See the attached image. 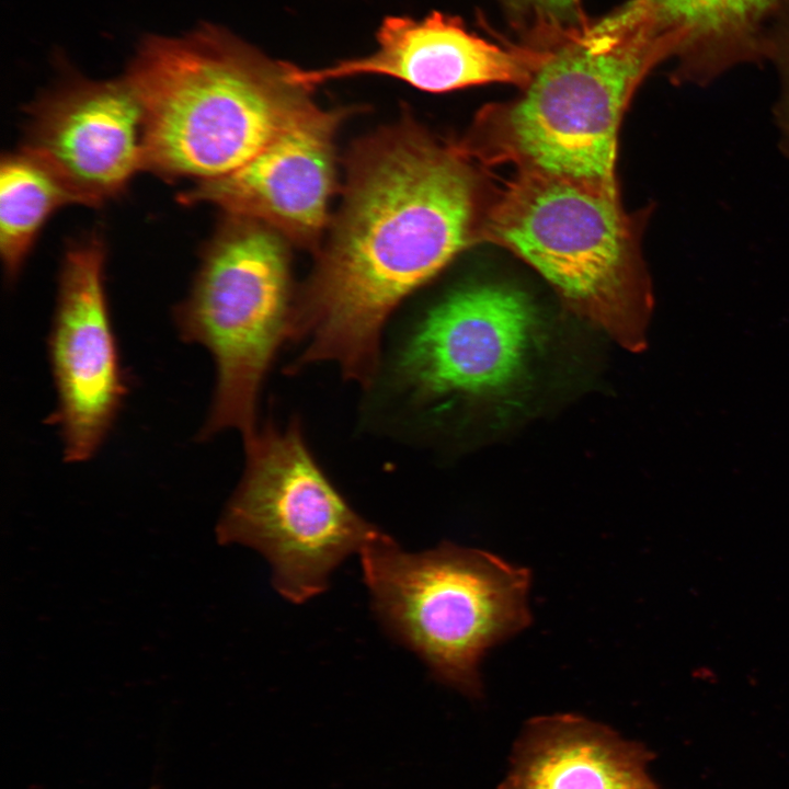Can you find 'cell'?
Listing matches in <instances>:
<instances>
[{
	"label": "cell",
	"instance_id": "4fadbf2b",
	"mask_svg": "<svg viewBox=\"0 0 789 789\" xmlns=\"http://www.w3.org/2000/svg\"><path fill=\"white\" fill-rule=\"evenodd\" d=\"M789 0H629L588 24L582 39L604 47L637 37L677 64L674 79L706 84L743 61L767 57Z\"/></svg>",
	"mask_w": 789,
	"mask_h": 789
},
{
	"label": "cell",
	"instance_id": "7a4b0ae2",
	"mask_svg": "<svg viewBox=\"0 0 789 789\" xmlns=\"http://www.w3.org/2000/svg\"><path fill=\"white\" fill-rule=\"evenodd\" d=\"M274 60L227 28L141 37L124 76L144 115V170L206 181L240 168L316 103Z\"/></svg>",
	"mask_w": 789,
	"mask_h": 789
},
{
	"label": "cell",
	"instance_id": "5b68a950",
	"mask_svg": "<svg viewBox=\"0 0 789 789\" xmlns=\"http://www.w3.org/2000/svg\"><path fill=\"white\" fill-rule=\"evenodd\" d=\"M551 48L524 93L485 107L457 146L488 163L616 186L620 121L640 82L665 57L639 38L601 49L575 38Z\"/></svg>",
	"mask_w": 789,
	"mask_h": 789
},
{
	"label": "cell",
	"instance_id": "52a82bcc",
	"mask_svg": "<svg viewBox=\"0 0 789 789\" xmlns=\"http://www.w3.org/2000/svg\"><path fill=\"white\" fill-rule=\"evenodd\" d=\"M245 466L217 525L220 544L263 554L274 588L304 603L332 572L385 533L363 518L316 461L297 421L267 422L244 439Z\"/></svg>",
	"mask_w": 789,
	"mask_h": 789
},
{
	"label": "cell",
	"instance_id": "8992f818",
	"mask_svg": "<svg viewBox=\"0 0 789 789\" xmlns=\"http://www.w3.org/2000/svg\"><path fill=\"white\" fill-rule=\"evenodd\" d=\"M278 233L232 215L204 250L187 296L173 312L186 343L213 356L216 382L199 438L258 430L260 390L281 344L290 338L295 301Z\"/></svg>",
	"mask_w": 789,
	"mask_h": 789
},
{
	"label": "cell",
	"instance_id": "277c9868",
	"mask_svg": "<svg viewBox=\"0 0 789 789\" xmlns=\"http://www.w3.org/2000/svg\"><path fill=\"white\" fill-rule=\"evenodd\" d=\"M377 619L442 684L481 698L487 652L531 624L530 571L442 542L408 552L387 534L358 553Z\"/></svg>",
	"mask_w": 789,
	"mask_h": 789
},
{
	"label": "cell",
	"instance_id": "9a60e30c",
	"mask_svg": "<svg viewBox=\"0 0 789 789\" xmlns=\"http://www.w3.org/2000/svg\"><path fill=\"white\" fill-rule=\"evenodd\" d=\"M76 204L58 179L20 149L0 163V256L8 282L18 279L46 221L60 207Z\"/></svg>",
	"mask_w": 789,
	"mask_h": 789
},
{
	"label": "cell",
	"instance_id": "3957f363",
	"mask_svg": "<svg viewBox=\"0 0 789 789\" xmlns=\"http://www.w3.org/2000/svg\"><path fill=\"white\" fill-rule=\"evenodd\" d=\"M640 231L617 186L518 170L487 204L479 241L516 254L573 310L637 351L652 307Z\"/></svg>",
	"mask_w": 789,
	"mask_h": 789
},
{
	"label": "cell",
	"instance_id": "e0dca14e",
	"mask_svg": "<svg viewBox=\"0 0 789 789\" xmlns=\"http://www.w3.org/2000/svg\"><path fill=\"white\" fill-rule=\"evenodd\" d=\"M767 57L777 66L780 93L774 107V121L781 152L789 159V5L775 24L768 39Z\"/></svg>",
	"mask_w": 789,
	"mask_h": 789
},
{
	"label": "cell",
	"instance_id": "ba28073f",
	"mask_svg": "<svg viewBox=\"0 0 789 789\" xmlns=\"http://www.w3.org/2000/svg\"><path fill=\"white\" fill-rule=\"evenodd\" d=\"M536 316L519 291L479 285L453 291L404 329L384 374L405 416L493 392L522 374Z\"/></svg>",
	"mask_w": 789,
	"mask_h": 789
},
{
	"label": "cell",
	"instance_id": "7c38bea8",
	"mask_svg": "<svg viewBox=\"0 0 789 789\" xmlns=\"http://www.w3.org/2000/svg\"><path fill=\"white\" fill-rule=\"evenodd\" d=\"M369 55L316 70L293 67L295 82L313 88L329 80L363 75L395 78L427 92L505 82L527 87L551 57L552 48L499 45L467 31L455 16L433 12L415 20L387 16Z\"/></svg>",
	"mask_w": 789,
	"mask_h": 789
},
{
	"label": "cell",
	"instance_id": "9c48e42d",
	"mask_svg": "<svg viewBox=\"0 0 789 789\" xmlns=\"http://www.w3.org/2000/svg\"><path fill=\"white\" fill-rule=\"evenodd\" d=\"M105 259L96 231L68 245L47 340L57 395L49 422L70 464L96 455L128 389L106 296Z\"/></svg>",
	"mask_w": 789,
	"mask_h": 789
},
{
	"label": "cell",
	"instance_id": "5bb4252c",
	"mask_svg": "<svg viewBox=\"0 0 789 789\" xmlns=\"http://www.w3.org/2000/svg\"><path fill=\"white\" fill-rule=\"evenodd\" d=\"M654 757L582 716L536 717L517 737L499 789H661L647 769Z\"/></svg>",
	"mask_w": 789,
	"mask_h": 789
},
{
	"label": "cell",
	"instance_id": "8fae6325",
	"mask_svg": "<svg viewBox=\"0 0 789 789\" xmlns=\"http://www.w3.org/2000/svg\"><path fill=\"white\" fill-rule=\"evenodd\" d=\"M341 113L317 104L247 163L181 193L185 205L210 204L304 243L328 222L335 184L333 137Z\"/></svg>",
	"mask_w": 789,
	"mask_h": 789
},
{
	"label": "cell",
	"instance_id": "6da1fadb",
	"mask_svg": "<svg viewBox=\"0 0 789 789\" xmlns=\"http://www.w3.org/2000/svg\"><path fill=\"white\" fill-rule=\"evenodd\" d=\"M458 146L409 124L366 141L353 156L324 254L295 301V368L332 362L373 385L380 340L395 309L479 241L482 185Z\"/></svg>",
	"mask_w": 789,
	"mask_h": 789
},
{
	"label": "cell",
	"instance_id": "2e32d148",
	"mask_svg": "<svg viewBox=\"0 0 789 789\" xmlns=\"http://www.w3.org/2000/svg\"><path fill=\"white\" fill-rule=\"evenodd\" d=\"M506 1L538 37L551 41L554 46L575 39L588 25L583 18L580 0Z\"/></svg>",
	"mask_w": 789,
	"mask_h": 789
},
{
	"label": "cell",
	"instance_id": "30bf717a",
	"mask_svg": "<svg viewBox=\"0 0 789 789\" xmlns=\"http://www.w3.org/2000/svg\"><path fill=\"white\" fill-rule=\"evenodd\" d=\"M142 107L125 76L95 80L67 69L28 107L25 150L76 204L98 207L144 170Z\"/></svg>",
	"mask_w": 789,
	"mask_h": 789
}]
</instances>
